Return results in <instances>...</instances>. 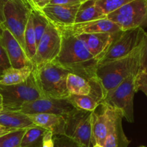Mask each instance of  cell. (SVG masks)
<instances>
[{
    "instance_id": "6da1fadb",
    "label": "cell",
    "mask_w": 147,
    "mask_h": 147,
    "mask_svg": "<svg viewBox=\"0 0 147 147\" xmlns=\"http://www.w3.org/2000/svg\"><path fill=\"white\" fill-rule=\"evenodd\" d=\"M61 48L59 54L53 61L70 73L87 80L92 87L90 95L100 103L103 98V93L97 76L99 61L91 54L84 42L78 37L64 32H61Z\"/></svg>"
},
{
    "instance_id": "7a4b0ae2",
    "label": "cell",
    "mask_w": 147,
    "mask_h": 147,
    "mask_svg": "<svg viewBox=\"0 0 147 147\" xmlns=\"http://www.w3.org/2000/svg\"><path fill=\"white\" fill-rule=\"evenodd\" d=\"M141 46L142 41L130 54L111 61L99 63L97 76L102 90L103 98L107 92L119 85L127 77L138 74Z\"/></svg>"
},
{
    "instance_id": "3957f363",
    "label": "cell",
    "mask_w": 147,
    "mask_h": 147,
    "mask_svg": "<svg viewBox=\"0 0 147 147\" xmlns=\"http://www.w3.org/2000/svg\"><path fill=\"white\" fill-rule=\"evenodd\" d=\"M69 73L55 61L33 66L32 72L43 97L54 99H66L70 95L66 86Z\"/></svg>"
},
{
    "instance_id": "277c9868",
    "label": "cell",
    "mask_w": 147,
    "mask_h": 147,
    "mask_svg": "<svg viewBox=\"0 0 147 147\" xmlns=\"http://www.w3.org/2000/svg\"><path fill=\"white\" fill-rule=\"evenodd\" d=\"M32 9L28 0H8L4 7L3 27L10 31L25 52V31Z\"/></svg>"
},
{
    "instance_id": "5b68a950",
    "label": "cell",
    "mask_w": 147,
    "mask_h": 147,
    "mask_svg": "<svg viewBox=\"0 0 147 147\" xmlns=\"http://www.w3.org/2000/svg\"><path fill=\"white\" fill-rule=\"evenodd\" d=\"M0 95L3 100L4 110H18L30 102L42 98L32 74L27 81L15 85H0Z\"/></svg>"
},
{
    "instance_id": "8992f818",
    "label": "cell",
    "mask_w": 147,
    "mask_h": 147,
    "mask_svg": "<svg viewBox=\"0 0 147 147\" xmlns=\"http://www.w3.org/2000/svg\"><path fill=\"white\" fill-rule=\"evenodd\" d=\"M136 75H130L119 85L107 92L100 102L121 110L123 118L129 123L134 121V97L136 92L135 90Z\"/></svg>"
},
{
    "instance_id": "52a82bcc",
    "label": "cell",
    "mask_w": 147,
    "mask_h": 147,
    "mask_svg": "<svg viewBox=\"0 0 147 147\" xmlns=\"http://www.w3.org/2000/svg\"><path fill=\"white\" fill-rule=\"evenodd\" d=\"M91 111L74 108L66 118L64 135L82 146L83 147H93L95 142L92 131Z\"/></svg>"
},
{
    "instance_id": "ba28073f",
    "label": "cell",
    "mask_w": 147,
    "mask_h": 147,
    "mask_svg": "<svg viewBox=\"0 0 147 147\" xmlns=\"http://www.w3.org/2000/svg\"><path fill=\"white\" fill-rule=\"evenodd\" d=\"M106 18L116 24L121 30L147 28V0H133Z\"/></svg>"
},
{
    "instance_id": "9c48e42d",
    "label": "cell",
    "mask_w": 147,
    "mask_h": 147,
    "mask_svg": "<svg viewBox=\"0 0 147 147\" xmlns=\"http://www.w3.org/2000/svg\"><path fill=\"white\" fill-rule=\"evenodd\" d=\"M145 33L141 28L121 30L99 63L111 61L130 54L141 44Z\"/></svg>"
},
{
    "instance_id": "30bf717a",
    "label": "cell",
    "mask_w": 147,
    "mask_h": 147,
    "mask_svg": "<svg viewBox=\"0 0 147 147\" xmlns=\"http://www.w3.org/2000/svg\"><path fill=\"white\" fill-rule=\"evenodd\" d=\"M61 42V32L52 22L49 21L47 28L37 46L36 53L31 60L32 66L53 61L59 54Z\"/></svg>"
},
{
    "instance_id": "8fae6325",
    "label": "cell",
    "mask_w": 147,
    "mask_h": 147,
    "mask_svg": "<svg viewBox=\"0 0 147 147\" xmlns=\"http://www.w3.org/2000/svg\"><path fill=\"white\" fill-rule=\"evenodd\" d=\"M74 109L66 99L42 97L23 105L18 111L32 115L36 113H52L66 117Z\"/></svg>"
},
{
    "instance_id": "7c38bea8",
    "label": "cell",
    "mask_w": 147,
    "mask_h": 147,
    "mask_svg": "<svg viewBox=\"0 0 147 147\" xmlns=\"http://www.w3.org/2000/svg\"><path fill=\"white\" fill-rule=\"evenodd\" d=\"M103 105L105 106L108 116V133L104 147H128L131 141L125 136L123 129L122 112L116 108Z\"/></svg>"
},
{
    "instance_id": "4fadbf2b",
    "label": "cell",
    "mask_w": 147,
    "mask_h": 147,
    "mask_svg": "<svg viewBox=\"0 0 147 147\" xmlns=\"http://www.w3.org/2000/svg\"><path fill=\"white\" fill-rule=\"evenodd\" d=\"M61 32H67L78 36L84 34L100 33V32H115L121 30L119 27L107 19L96 20L88 22H78L68 25H55Z\"/></svg>"
},
{
    "instance_id": "5bb4252c",
    "label": "cell",
    "mask_w": 147,
    "mask_h": 147,
    "mask_svg": "<svg viewBox=\"0 0 147 147\" xmlns=\"http://www.w3.org/2000/svg\"><path fill=\"white\" fill-rule=\"evenodd\" d=\"M0 41L6 52L12 67L21 68L32 64L19 42L5 27H2Z\"/></svg>"
},
{
    "instance_id": "9a60e30c",
    "label": "cell",
    "mask_w": 147,
    "mask_h": 147,
    "mask_svg": "<svg viewBox=\"0 0 147 147\" xmlns=\"http://www.w3.org/2000/svg\"><path fill=\"white\" fill-rule=\"evenodd\" d=\"M121 31L115 32L84 34L78 35L77 37L84 42L91 54L100 63Z\"/></svg>"
},
{
    "instance_id": "2e32d148",
    "label": "cell",
    "mask_w": 147,
    "mask_h": 147,
    "mask_svg": "<svg viewBox=\"0 0 147 147\" xmlns=\"http://www.w3.org/2000/svg\"><path fill=\"white\" fill-rule=\"evenodd\" d=\"M80 4L67 5H48L39 10L49 21L55 25H68L74 23Z\"/></svg>"
},
{
    "instance_id": "e0dca14e",
    "label": "cell",
    "mask_w": 147,
    "mask_h": 147,
    "mask_svg": "<svg viewBox=\"0 0 147 147\" xmlns=\"http://www.w3.org/2000/svg\"><path fill=\"white\" fill-rule=\"evenodd\" d=\"M92 131L95 144L104 146L108 133V116L105 106L102 103L92 111Z\"/></svg>"
},
{
    "instance_id": "ac0fdd59",
    "label": "cell",
    "mask_w": 147,
    "mask_h": 147,
    "mask_svg": "<svg viewBox=\"0 0 147 147\" xmlns=\"http://www.w3.org/2000/svg\"><path fill=\"white\" fill-rule=\"evenodd\" d=\"M28 115L35 125L51 131L53 135L64 134L65 116L52 113H36Z\"/></svg>"
},
{
    "instance_id": "d6986e66",
    "label": "cell",
    "mask_w": 147,
    "mask_h": 147,
    "mask_svg": "<svg viewBox=\"0 0 147 147\" xmlns=\"http://www.w3.org/2000/svg\"><path fill=\"white\" fill-rule=\"evenodd\" d=\"M0 125L12 129H26L35 124L27 114L17 110H4L0 113Z\"/></svg>"
},
{
    "instance_id": "ffe728a7",
    "label": "cell",
    "mask_w": 147,
    "mask_h": 147,
    "mask_svg": "<svg viewBox=\"0 0 147 147\" xmlns=\"http://www.w3.org/2000/svg\"><path fill=\"white\" fill-rule=\"evenodd\" d=\"M33 66L27 65L21 68L9 67L2 74L0 79V85H15L25 82L30 77Z\"/></svg>"
},
{
    "instance_id": "44dd1931",
    "label": "cell",
    "mask_w": 147,
    "mask_h": 147,
    "mask_svg": "<svg viewBox=\"0 0 147 147\" xmlns=\"http://www.w3.org/2000/svg\"><path fill=\"white\" fill-rule=\"evenodd\" d=\"M100 9L95 5V0H88L82 2L77 11L74 23L88 22L105 18Z\"/></svg>"
},
{
    "instance_id": "7402d4cb",
    "label": "cell",
    "mask_w": 147,
    "mask_h": 147,
    "mask_svg": "<svg viewBox=\"0 0 147 147\" xmlns=\"http://www.w3.org/2000/svg\"><path fill=\"white\" fill-rule=\"evenodd\" d=\"M66 86L71 94L90 95L92 94L90 83L84 78L74 74H69L66 80Z\"/></svg>"
},
{
    "instance_id": "603a6c76",
    "label": "cell",
    "mask_w": 147,
    "mask_h": 147,
    "mask_svg": "<svg viewBox=\"0 0 147 147\" xmlns=\"http://www.w3.org/2000/svg\"><path fill=\"white\" fill-rule=\"evenodd\" d=\"M47 130L38 125L27 128L21 142L20 147H42L43 136Z\"/></svg>"
},
{
    "instance_id": "cb8c5ba5",
    "label": "cell",
    "mask_w": 147,
    "mask_h": 147,
    "mask_svg": "<svg viewBox=\"0 0 147 147\" xmlns=\"http://www.w3.org/2000/svg\"><path fill=\"white\" fill-rule=\"evenodd\" d=\"M74 108L86 111H94L100 103L92 95L71 94L66 99Z\"/></svg>"
},
{
    "instance_id": "d4e9b609",
    "label": "cell",
    "mask_w": 147,
    "mask_h": 147,
    "mask_svg": "<svg viewBox=\"0 0 147 147\" xmlns=\"http://www.w3.org/2000/svg\"><path fill=\"white\" fill-rule=\"evenodd\" d=\"M25 53L30 61L32 59L36 53L37 43H36V36H35V30H34L33 20H32V12L30 14L26 28L25 31Z\"/></svg>"
},
{
    "instance_id": "484cf974",
    "label": "cell",
    "mask_w": 147,
    "mask_h": 147,
    "mask_svg": "<svg viewBox=\"0 0 147 147\" xmlns=\"http://www.w3.org/2000/svg\"><path fill=\"white\" fill-rule=\"evenodd\" d=\"M32 20H33L34 30H35V36H36V43L38 46L47 28L49 20L39 9L33 7L32 9Z\"/></svg>"
},
{
    "instance_id": "4316f807",
    "label": "cell",
    "mask_w": 147,
    "mask_h": 147,
    "mask_svg": "<svg viewBox=\"0 0 147 147\" xmlns=\"http://www.w3.org/2000/svg\"><path fill=\"white\" fill-rule=\"evenodd\" d=\"M131 1L133 0H95V5L107 17L109 14L115 12Z\"/></svg>"
},
{
    "instance_id": "83f0119b",
    "label": "cell",
    "mask_w": 147,
    "mask_h": 147,
    "mask_svg": "<svg viewBox=\"0 0 147 147\" xmlns=\"http://www.w3.org/2000/svg\"><path fill=\"white\" fill-rule=\"evenodd\" d=\"M26 129H17L0 137V147H20Z\"/></svg>"
},
{
    "instance_id": "f1b7e54d",
    "label": "cell",
    "mask_w": 147,
    "mask_h": 147,
    "mask_svg": "<svg viewBox=\"0 0 147 147\" xmlns=\"http://www.w3.org/2000/svg\"><path fill=\"white\" fill-rule=\"evenodd\" d=\"M53 139L54 147H83L74 140L64 134L53 135Z\"/></svg>"
},
{
    "instance_id": "f546056e",
    "label": "cell",
    "mask_w": 147,
    "mask_h": 147,
    "mask_svg": "<svg viewBox=\"0 0 147 147\" xmlns=\"http://www.w3.org/2000/svg\"><path fill=\"white\" fill-rule=\"evenodd\" d=\"M136 92L142 91L147 97V73L139 71L135 80Z\"/></svg>"
},
{
    "instance_id": "4dcf8cb0",
    "label": "cell",
    "mask_w": 147,
    "mask_h": 147,
    "mask_svg": "<svg viewBox=\"0 0 147 147\" xmlns=\"http://www.w3.org/2000/svg\"><path fill=\"white\" fill-rule=\"evenodd\" d=\"M139 71L147 73V32H146L142 40L140 53Z\"/></svg>"
},
{
    "instance_id": "1f68e13d",
    "label": "cell",
    "mask_w": 147,
    "mask_h": 147,
    "mask_svg": "<svg viewBox=\"0 0 147 147\" xmlns=\"http://www.w3.org/2000/svg\"><path fill=\"white\" fill-rule=\"evenodd\" d=\"M9 67H11V65L9 63V59L7 56L6 52L2 46L1 41H0V79L2 77L5 71L9 69Z\"/></svg>"
},
{
    "instance_id": "d6a6232c",
    "label": "cell",
    "mask_w": 147,
    "mask_h": 147,
    "mask_svg": "<svg viewBox=\"0 0 147 147\" xmlns=\"http://www.w3.org/2000/svg\"><path fill=\"white\" fill-rule=\"evenodd\" d=\"M53 136V134L51 131H46L43 136V146L42 147H54Z\"/></svg>"
},
{
    "instance_id": "836d02e7",
    "label": "cell",
    "mask_w": 147,
    "mask_h": 147,
    "mask_svg": "<svg viewBox=\"0 0 147 147\" xmlns=\"http://www.w3.org/2000/svg\"><path fill=\"white\" fill-rule=\"evenodd\" d=\"M31 6L35 9H41L49 4L51 0H28Z\"/></svg>"
},
{
    "instance_id": "e575fe53",
    "label": "cell",
    "mask_w": 147,
    "mask_h": 147,
    "mask_svg": "<svg viewBox=\"0 0 147 147\" xmlns=\"http://www.w3.org/2000/svg\"><path fill=\"white\" fill-rule=\"evenodd\" d=\"M82 3L80 0H51L49 5H76V4Z\"/></svg>"
},
{
    "instance_id": "d590c367",
    "label": "cell",
    "mask_w": 147,
    "mask_h": 147,
    "mask_svg": "<svg viewBox=\"0 0 147 147\" xmlns=\"http://www.w3.org/2000/svg\"><path fill=\"white\" fill-rule=\"evenodd\" d=\"M8 0H0V25L3 27L5 22V17H4V7L5 4Z\"/></svg>"
},
{
    "instance_id": "8d00e7d4",
    "label": "cell",
    "mask_w": 147,
    "mask_h": 147,
    "mask_svg": "<svg viewBox=\"0 0 147 147\" xmlns=\"http://www.w3.org/2000/svg\"><path fill=\"white\" fill-rule=\"evenodd\" d=\"M15 130L17 129H12V128H9L2 125H0V137L3 136L7 134L8 133L12 132V131H15Z\"/></svg>"
},
{
    "instance_id": "74e56055",
    "label": "cell",
    "mask_w": 147,
    "mask_h": 147,
    "mask_svg": "<svg viewBox=\"0 0 147 147\" xmlns=\"http://www.w3.org/2000/svg\"><path fill=\"white\" fill-rule=\"evenodd\" d=\"M4 110V105H3V100H2V96L0 95V113Z\"/></svg>"
},
{
    "instance_id": "f35d334b",
    "label": "cell",
    "mask_w": 147,
    "mask_h": 147,
    "mask_svg": "<svg viewBox=\"0 0 147 147\" xmlns=\"http://www.w3.org/2000/svg\"><path fill=\"white\" fill-rule=\"evenodd\" d=\"M93 147H104V146H102L99 145V144H95V145H94Z\"/></svg>"
},
{
    "instance_id": "ab89813d",
    "label": "cell",
    "mask_w": 147,
    "mask_h": 147,
    "mask_svg": "<svg viewBox=\"0 0 147 147\" xmlns=\"http://www.w3.org/2000/svg\"><path fill=\"white\" fill-rule=\"evenodd\" d=\"M2 25H0V35H1V32H2Z\"/></svg>"
},
{
    "instance_id": "60d3db41",
    "label": "cell",
    "mask_w": 147,
    "mask_h": 147,
    "mask_svg": "<svg viewBox=\"0 0 147 147\" xmlns=\"http://www.w3.org/2000/svg\"><path fill=\"white\" fill-rule=\"evenodd\" d=\"M82 2H86V1H88V0H80Z\"/></svg>"
},
{
    "instance_id": "b9f144b4",
    "label": "cell",
    "mask_w": 147,
    "mask_h": 147,
    "mask_svg": "<svg viewBox=\"0 0 147 147\" xmlns=\"http://www.w3.org/2000/svg\"><path fill=\"white\" fill-rule=\"evenodd\" d=\"M140 147H145V146H140Z\"/></svg>"
}]
</instances>
